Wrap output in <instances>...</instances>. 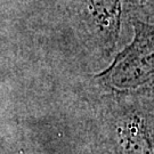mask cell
Returning a JSON list of instances; mask_svg holds the SVG:
<instances>
[{"mask_svg": "<svg viewBox=\"0 0 154 154\" xmlns=\"http://www.w3.org/2000/svg\"><path fill=\"white\" fill-rule=\"evenodd\" d=\"M134 39L97 78L112 93L154 97V23L129 18Z\"/></svg>", "mask_w": 154, "mask_h": 154, "instance_id": "cell-1", "label": "cell"}, {"mask_svg": "<svg viewBox=\"0 0 154 154\" xmlns=\"http://www.w3.org/2000/svg\"><path fill=\"white\" fill-rule=\"evenodd\" d=\"M113 95L109 110L112 154H154V97Z\"/></svg>", "mask_w": 154, "mask_h": 154, "instance_id": "cell-2", "label": "cell"}, {"mask_svg": "<svg viewBox=\"0 0 154 154\" xmlns=\"http://www.w3.org/2000/svg\"><path fill=\"white\" fill-rule=\"evenodd\" d=\"M85 25L98 39L105 51L116 48L122 18V0H71Z\"/></svg>", "mask_w": 154, "mask_h": 154, "instance_id": "cell-3", "label": "cell"}, {"mask_svg": "<svg viewBox=\"0 0 154 154\" xmlns=\"http://www.w3.org/2000/svg\"><path fill=\"white\" fill-rule=\"evenodd\" d=\"M122 9L129 18L154 16V0H122Z\"/></svg>", "mask_w": 154, "mask_h": 154, "instance_id": "cell-4", "label": "cell"}]
</instances>
